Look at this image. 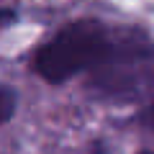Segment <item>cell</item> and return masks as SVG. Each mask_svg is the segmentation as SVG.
<instances>
[{"instance_id": "6", "label": "cell", "mask_w": 154, "mask_h": 154, "mask_svg": "<svg viewBox=\"0 0 154 154\" xmlns=\"http://www.w3.org/2000/svg\"><path fill=\"white\" fill-rule=\"evenodd\" d=\"M141 154H154V152H141Z\"/></svg>"}, {"instance_id": "3", "label": "cell", "mask_w": 154, "mask_h": 154, "mask_svg": "<svg viewBox=\"0 0 154 154\" xmlns=\"http://www.w3.org/2000/svg\"><path fill=\"white\" fill-rule=\"evenodd\" d=\"M11 18H13V16H11V13H5V11H0V28L5 26V23H8V21H11Z\"/></svg>"}, {"instance_id": "4", "label": "cell", "mask_w": 154, "mask_h": 154, "mask_svg": "<svg viewBox=\"0 0 154 154\" xmlns=\"http://www.w3.org/2000/svg\"><path fill=\"white\" fill-rule=\"evenodd\" d=\"M95 154H113V152H110L108 146H103V144H98V146H95Z\"/></svg>"}, {"instance_id": "2", "label": "cell", "mask_w": 154, "mask_h": 154, "mask_svg": "<svg viewBox=\"0 0 154 154\" xmlns=\"http://www.w3.org/2000/svg\"><path fill=\"white\" fill-rule=\"evenodd\" d=\"M16 110V93L8 88H0V123H5Z\"/></svg>"}, {"instance_id": "1", "label": "cell", "mask_w": 154, "mask_h": 154, "mask_svg": "<svg viewBox=\"0 0 154 154\" xmlns=\"http://www.w3.org/2000/svg\"><path fill=\"white\" fill-rule=\"evenodd\" d=\"M144 54V49L118 44L100 23L80 21L59 31L41 51L36 54V72L49 82H64L77 72L88 69L95 64H108L116 59H134Z\"/></svg>"}, {"instance_id": "5", "label": "cell", "mask_w": 154, "mask_h": 154, "mask_svg": "<svg viewBox=\"0 0 154 154\" xmlns=\"http://www.w3.org/2000/svg\"><path fill=\"white\" fill-rule=\"evenodd\" d=\"M149 126H152V128H154V108H152V110H149Z\"/></svg>"}]
</instances>
